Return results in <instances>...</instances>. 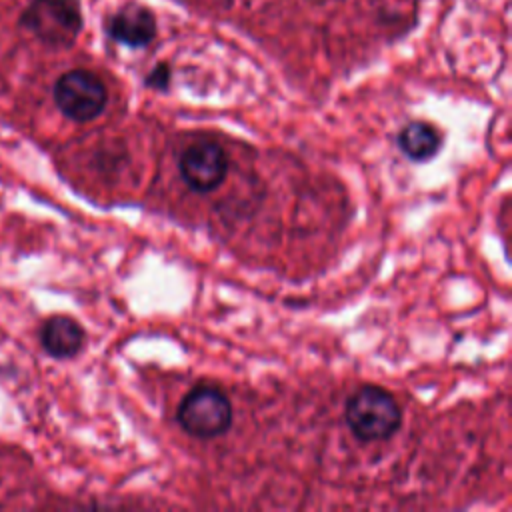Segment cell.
I'll return each instance as SVG.
<instances>
[{
  "mask_svg": "<svg viewBox=\"0 0 512 512\" xmlns=\"http://www.w3.org/2000/svg\"><path fill=\"white\" fill-rule=\"evenodd\" d=\"M106 32L128 48L148 46L156 36V18L146 6L128 4L108 18Z\"/></svg>",
  "mask_w": 512,
  "mask_h": 512,
  "instance_id": "cell-6",
  "label": "cell"
},
{
  "mask_svg": "<svg viewBox=\"0 0 512 512\" xmlns=\"http://www.w3.org/2000/svg\"><path fill=\"white\" fill-rule=\"evenodd\" d=\"M182 180L196 192L218 188L228 172V156L214 140H196L178 158Z\"/></svg>",
  "mask_w": 512,
  "mask_h": 512,
  "instance_id": "cell-5",
  "label": "cell"
},
{
  "mask_svg": "<svg viewBox=\"0 0 512 512\" xmlns=\"http://www.w3.org/2000/svg\"><path fill=\"white\" fill-rule=\"evenodd\" d=\"M402 422L396 398L380 386H362L346 404V424L364 442L390 438Z\"/></svg>",
  "mask_w": 512,
  "mask_h": 512,
  "instance_id": "cell-1",
  "label": "cell"
},
{
  "mask_svg": "<svg viewBox=\"0 0 512 512\" xmlns=\"http://www.w3.org/2000/svg\"><path fill=\"white\" fill-rule=\"evenodd\" d=\"M176 418L188 434L196 438H216L232 424V404L220 388L198 384L182 398Z\"/></svg>",
  "mask_w": 512,
  "mask_h": 512,
  "instance_id": "cell-3",
  "label": "cell"
},
{
  "mask_svg": "<svg viewBox=\"0 0 512 512\" xmlns=\"http://www.w3.org/2000/svg\"><path fill=\"white\" fill-rule=\"evenodd\" d=\"M86 340L84 328L70 316L56 314L44 320L40 328V344L44 352L52 358H72L76 356Z\"/></svg>",
  "mask_w": 512,
  "mask_h": 512,
  "instance_id": "cell-7",
  "label": "cell"
},
{
  "mask_svg": "<svg viewBox=\"0 0 512 512\" xmlns=\"http://www.w3.org/2000/svg\"><path fill=\"white\" fill-rule=\"evenodd\" d=\"M168 80H170V68H168L166 64H158V66H154V70L146 76V86L164 90V88L168 86Z\"/></svg>",
  "mask_w": 512,
  "mask_h": 512,
  "instance_id": "cell-9",
  "label": "cell"
},
{
  "mask_svg": "<svg viewBox=\"0 0 512 512\" xmlns=\"http://www.w3.org/2000/svg\"><path fill=\"white\" fill-rule=\"evenodd\" d=\"M398 146L410 160L424 162L438 152L440 134L428 122H408L398 134Z\"/></svg>",
  "mask_w": 512,
  "mask_h": 512,
  "instance_id": "cell-8",
  "label": "cell"
},
{
  "mask_svg": "<svg viewBox=\"0 0 512 512\" xmlns=\"http://www.w3.org/2000/svg\"><path fill=\"white\" fill-rule=\"evenodd\" d=\"M78 0H30L20 26L52 48H70L82 30Z\"/></svg>",
  "mask_w": 512,
  "mask_h": 512,
  "instance_id": "cell-2",
  "label": "cell"
},
{
  "mask_svg": "<svg viewBox=\"0 0 512 512\" xmlns=\"http://www.w3.org/2000/svg\"><path fill=\"white\" fill-rule=\"evenodd\" d=\"M54 104L58 110L74 122H90L102 114L108 102V90L104 82L90 70H68L52 88Z\"/></svg>",
  "mask_w": 512,
  "mask_h": 512,
  "instance_id": "cell-4",
  "label": "cell"
}]
</instances>
